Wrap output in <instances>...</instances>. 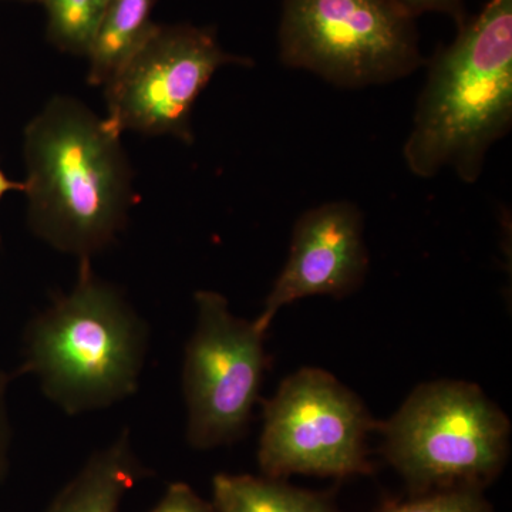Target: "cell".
<instances>
[{
    "instance_id": "cell-1",
    "label": "cell",
    "mask_w": 512,
    "mask_h": 512,
    "mask_svg": "<svg viewBox=\"0 0 512 512\" xmlns=\"http://www.w3.org/2000/svg\"><path fill=\"white\" fill-rule=\"evenodd\" d=\"M120 136L69 97L50 100L26 128L30 227L80 261L109 247L126 225L133 194Z\"/></svg>"
},
{
    "instance_id": "cell-2",
    "label": "cell",
    "mask_w": 512,
    "mask_h": 512,
    "mask_svg": "<svg viewBox=\"0 0 512 512\" xmlns=\"http://www.w3.org/2000/svg\"><path fill=\"white\" fill-rule=\"evenodd\" d=\"M511 126L512 0H490L431 59L404 161L421 178L451 168L476 183L488 150Z\"/></svg>"
},
{
    "instance_id": "cell-3",
    "label": "cell",
    "mask_w": 512,
    "mask_h": 512,
    "mask_svg": "<svg viewBox=\"0 0 512 512\" xmlns=\"http://www.w3.org/2000/svg\"><path fill=\"white\" fill-rule=\"evenodd\" d=\"M148 342L146 320L83 259L72 291L30 320L20 373L67 416L97 412L137 392Z\"/></svg>"
},
{
    "instance_id": "cell-4",
    "label": "cell",
    "mask_w": 512,
    "mask_h": 512,
    "mask_svg": "<svg viewBox=\"0 0 512 512\" xmlns=\"http://www.w3.org/2000/svg\"><path fill=\"white\" fill-rule=\"evenodd\" d=\"M382 430L384 456L419 494L483 490L510 451L508 417L480 387L460 380L421 384Z\"/></svg>"
},
{
    "instance_id": "cell-5",
    "label": "cell",
    "mask_w": 512,
    "mask_h": 512,
    "mask_svg": "<svg viewBox=\"0 0 512 512\" xmlns=\"http://www.w3.org/2000/svg\"><path fill=\"white\" fill-rule=\"evenodd\" d=\"M414 20L397 0H285L279 56L339 87L394 82L423 63Z\"/></svg>"
},
{
    "instance_id": "cell-6",
    "label": "cell",
    "mask_w": 512,
    "mask_h": 512,
    "mask_svg": "<svg viewBox=\"0 0 512 512\" xmlns=\"http://www.w3.org/2000/svg\"><path fill=\"white\" fill-rule=\"evenodd\" d=\"M373 420L362 400L326 370L286 377L264 407L258 463L265 477L345 478L372 471L366 436Z\"/></svg>"
},
{
    "instance_id": "cell-7",
    "label": "cell",
    "mask_w": 512,
    "mask_h": 512,
    "mask_svg": "<svg viewBox=\"0 0 512 512\" xmlns=\"http://www.w3.org/2000/svg\"><path fill=\"white\" fill-rule=\"evenodd\" d=\"M197 320L183 363L188 444L234 443L247 429L266 367L265 333L229 311L221 293H195Z\"/></svg>"
},
{
    "instance_id": "cell-8",
    "label": "cell",
    "mask_w": 512,
    "mask_h": 512,
    "mask_svg": "<svg viewBox=\"0 0 512 512\" xmlns=\"http://www.w3.org/2000/svg\"><path fill=\"white\" fill-rule=\"evenodd\" d=\"M251 66L231 55L211 28L157 25L136 55L104 86L107 120L117 130L192 141L191 111L212 76L225 64Z\"/></svg>"
},
{
    "instance_id": "cell-9",
    "label": "cell",
    "mask_w": 512,
    "mask_h": 512,
    "mask_svg": "<svg viewBox=\"0 0 512 512\" xmlns=\"http://www.w3.org/2000/svg\"><path fill=\"white\" fill-rule=\"evenodd\" d=\"M362 212L352 202L306 211L292 232L288 262L254 320L266 333L276 313L308 296H343L362 284L369 265Z\"/></svg>"
},
{
    "instance_id": "cell-10",
    "label": "cell",
    "mask_w": 512,
    "mask_h": 512,
    "mask_svg": "<svg viewBox=\"0 0 512 512\" xmlns=\"http://www.w3.org/2000/svg\"><path fill=\"white\" fill-rule=\"evenodd\" d=\"M148 474L126 429L87 458L45 512H120L128 491Z\"/></svg>"
},
{
    "instance_id": "cell-11",
    "label": "cell",
    "mask_w": 512,
    "mask_h": 512,
    "mask_svg": "<svg viewBox=\"0 0 512 512\" xmlns=\"http://www.w3.org/2000/svg\"><path fill=\"white\" fill-rule=\"evenodd\" d=\"M154 5L156 0H110L87 50L90 84L106 86L136 55L156 29Z\"/></svg>"
},
{
    "instance_id": "cell-12",
    "label": "cell",
    "mask_w": 512,
    "mask_h": 512,
    "mask_svg": "<svg viewBox=\"0 0 512 512\" xmlns=\"http://www.w3.org/2000/svg\"><path fill=\"white\" fill-rule=\"evenodd\" d=\"M212 504L217 512H340L325 494L248 474L212 478Z\"/></svg>"
},
{
    "instance_id": "cell-13",
    "label": "cell",
    "mask_w": 512,
    "mask_h": 512,
    "mask_svg": "<svg viewBox=\"0 0 512 512\" xmlns=\"http://www.w3.org/2000/svg\"><path fill=\"white\" fill-rule=\"evenodd\" d=\"M110 0H39L46 9L47 39L63 52L86 56Z\"/></svg>"
},
{
    "instance_id": "cell-14",
    "label": "cell",
    "mask_w": 512,
    "mask_h": 512,
    "mask_svg": "<svg viewBox=\"0 0 512 512\" xmlns=\"http://www.w3.org/2000/svg\"><path fill=\"white\" fill-rule=\"evenodd\" d=\"M379 512H495L480 488H448L409 501H392Z\"/></svg>"
},
{
    "instance_id": "cell-15",
    "label": "cell",
    "mask_w": 512,
    "mask_h": 512,
    "mask_svg": "<svg viewBox=\"0 0 512 512\" xmlns=\"http://www.w3.org/2000/svg\"><path fill=\"white\" fill-rule=\"evenodd\" d=\"M148 512H217L212 501L195 493L190 485L171 483L161 500Z\"/></svg>"
},
{
    "instance_id": "cell-16",
    "label": "cell",
    "mask_w": 512,
    "mask_h": 512,
    "mask_svg": "<svg viewBox=\"0 0 512 512\" xmlns=\"http://www.w3.org/2000/svg\"><path fill=\"white\" fill-rule=\"evenodd\" d=\"M9 376L0 372V483L9 473L12 427L8 409Z\"/></svg>"
},
{
    "instance_id": "cell-17",
    "label": "cell",
    "mask_w": 512,
    "mask_h": 512,
    "mask_svg": "<svg viewBox=\"0 0 512 512\" xmlns=\"http://www.w3.org/2000/svg\"><path fill=\"white\" fill-rule=\"evenodd\" d=\"M417 18L421 13L436 12L450 16L458 26L467 19L466 0H397Z\"/></svg>"
},
{
    "instance_id": "cell-18",
    "label": "cell",
    "mask_w": 512,
    "mask_h": 512,
    "mask_svg": "<svg viewBox=\"0 0 512 512\" xmlns=\"http://www.w3.org/2000/svg\"><path fill=\"white\" fill-rule=\"evenodd\" d=\"M26 191L25 183H16V181L9 180L3 171L0 170V200H2L3 195L9 191Z\"/></svg>"
},
{
    "instance_id": "cell-19",
    "label": "cell",
    "mask_w": 512,
    "mask_h": 512,
    "mask_svg": "<svg viewBox=\"0 0 512 512\" xmlns=\"http://www.w3.org/2000/svg\"><path fill=\"white\" fill-rule=\"evenodd\" d=\"M22 2H39V0H22Z\"/></svg>"
}]
</instances>
